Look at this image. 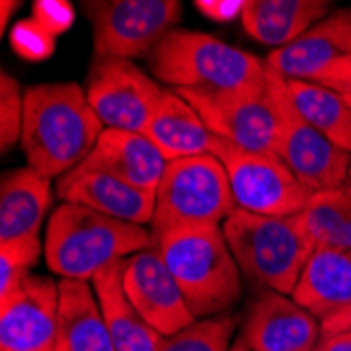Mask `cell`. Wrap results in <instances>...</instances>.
<instances>
[{"label": "cell", "mask_w": 351, "mask_h": 351, "mask_svg": "<svg viewBox=\"0 0 351 351\" xmlns=\"http://www.w3.org/2000/svg\"><path fill=\"white\" fill-rule=\"evenodd\" d=\"M106 126L76 82H49L23 93L21 149L27 167L45 177H63L93 152Z\"/></svg>", "instance_id": "cell-1"}, {"label": "cell", "mask_w": 351, "mask_h": 351, "mask_svg": "<svg viewBox=\"0 0 351 351\" xmlns=\"http://www.w3.org/2000/svg\"><path fill=\"white\" fill-rule=\"evenodd\" d=\"M156 80L173 88L215 93H265L267 66L204 32L175 27L147 55Z\"/></svg>", "instance_id": "cell-2"}, {"label": "cell", "mask_w": 351, "mask_h": 351, "mask_svg": "<svg viewBox=\"0 0 351 351\" xmlns=\"http://www.w3.org/2000/svg\"><path fill=\"white\" fill-rule=\"evenodd\" d=\"M149 246H154V234L143 226L63 202L47 223L45 257L49 269L63 280L86 282L110 263Z\"/></svg>", "instance_id": "cell-3"}, {"label": "cell", "mask_w": 351, "mask_h": 351, "mask_svg": "<svg viewBox=\"0 0 351 351\" xmlns=\"http://www.w3.org/2000/svg\"><path fill=\"white\" fill-rule=\"evenodd\" d=\"M196 320L221 315L242 295V271L223 226L183 228L154 238Z\"/></svg>", "instance_id": "cell-4"}, {"label": "cell", "mask_w": 351, "mask_h": 351, "mask_svg": "<svg viewBox=\"0 0 351 351\" xmlns=\"http://www.w3.org/2000/svg\"><path fill=\"white\" fill-rule=\"evenodd\" d=\"M223 234L240 271L263 291L293 297L299 278L315 252L301 213L293 217H263L236 210Z\"/></svg>", "instance_id": "cell-5"}, {"label": "cell", "mask_w": 351, "mask_h": 351, "mask_svg": "<svg viewBox=\"0 0 351 351\" xmlns=\"http://www.w3.org/2000/svg\"><path fill=\"white\" fill-rule=\"evenodd\" d=\"M238 210L228 173L210 154L179 158L167 165L156 189L154 238L183 228L221 226Z\"/></svg>", "instance_id": "cell-6"}, {"label": "cell", "mask_w": 351, "mask_h": 351, "mask_svg": "<svg viewBox=\"0 0 351 351\" xmlns=\"http://www.w3.org/2000/svg\"><path fill=\"white\" fill-rule=\"evenodd\" d=\"M267 93L278 122V158L311 191L324 194L349 183L351 154L335 147L297 110L289 82L267 68Z\"/></svg>", "instance_id": "cell-7"}, {"label": "cell", "mask_w": 351, "mask_h": 351, "mask_svg": "<svg viewBox=\"0 0 351 351\" xmlns=\"http://www.w3.org/2000/svg\"><path fill=\"white\" fill-rule=\"evenodd\" d=\"M82 7L93 27L95 59L149 55L183 15L177 0H88Z\"/></svg>", "instance_id": "cell-8"}, {"label": "cell", "mask_w": 351, "mask_h": 351, "mask_svg": "<svg viewBox=\"0 0 351 351\" xmlns=\"http://www.w3.org/2000/svg\"><path fill=\"white\" fill-rule=\"evenodd\" d=\"M213 156L228 173L238 210L263 217H293L307 208L311 191L278 156L242 149L215 139Z\"/></svg>", "instance_id": "cell-9"}, {"label": "cell", "mask_w": 351, "mask_h": 351, "mask_svg": "<svg viewBox=\"0 0 351 351\" xmlns=\"http://www.w3.org/2000/svg\"><path fill=\"white\" fill-rule=\"evenodd\" d=\"M167 88L131 59H95L86 99L106 129L143 133Z\"/></svg>", "instance_id": "cell-10"}, {"label": "cell", "mask_w": 351, "mask_h": 351, "mask_svg": "<svg viewBox=\"0 0 351 351\" xmlns=\"http://www.w3.org/2000/svg\"><path fill=\"white\" fill-rule=\"evenodd\" d=\"M204 120L206 129L242 149L278 156V122L269 93H215L173 88Z\"/></svg>", "instance_id": "cell-11"}, {"label": "cell", "mask_w": 351, "mask_h": 351, "mask_svg": "<svg viewBox=\"0 0 351 351\" xmlns=\"http://www.w3.org/2000/svg\"><path fill=\"white\" fill-rule=\"evenodd\" d=\"M122 284L135 309L160 337H171L196 322L156 244L126 257Z\"/></svg>", "instance_id": "cell-12"}, {"label": "cell", "mask_w": 351, "mask_h": 351, "mask_svg": "<svg viewBox=\"0 0 351 351\" xmlns=\"http://www.w3.org/2000/svg\"><path fill=\"white\" fill-rule=\"evenodd\" d=\"M59 282L27 274L0 299V351H55Z\"/></svg>", "instance_id": "cell-13"}, {"label": "cell", "mask_w": 351, "mask_h": 351, "mask_svg": "<svg viewBox=\"0 0 351 351\" xmlns=\"http://www.w3.org/2000/svg\"><path fill=\"white\" fill-rule=\"evenodd\" d=\"M320 337V320L293 297L261 291L246 311L238 341L252 351H313Z\"/></svg>", "instance_id": "cell-14"}, {"label": "cell", "mask_w": 351, "mask_h": 351, "mask_svg": "<svg viewBox=\"0 0 351 351\" xmlns=\"http://www.w3.org/2000/svg\"><path fill=\"white\" fill-rule=\"evenodd\" d=\"M351 55V9H337L303 36L274 49L265 66L286 80H315L332 63Z\"/></svg>", "instance_id": "cell-15"}, {"label": "cell", "mask_w": 351, "mask_h": 351, "mask_svg": "<svg viewBox=\"0 0 351 351\" xmlns=\"http://www.w3.org/2000/svg\"><path fill=\"white\" fill-rule=\"evenodd\" d=\"M167 165L162 152L143 133L104 129L93 152L74 169V173H106L156 194Z\"/></svg>", "instance_id": "cell-16"}, {"label": "cell", "mask_w": 351, "mask_h": 351, "mask_svg": "<svg viewBox=\"0 0 351 351\" xmlns=\"http://www.w3.org/2000/svg\"><path fill=\"white\" fill-rule=\"evenodd\" d=\"M51 179L34 169H15L0 181V246L40 250V228L51 202Z\"/></svg>", "instance_id": "cell-17"}, {"label": "cell", "mask_w": 351, "mask_h": 351, "mask_svg": "<svg viewBox=\"0 0 351 351\" xmlns=\"http://www.w3.org/2000/svg\"><path fill=\"white\" fill-rule=\"evenodd\" d=\"M57 194L63 202L80 204L106 217L135 226H152L156 194L106 173H68L59 177Z\"/></svg>", "instance_id": "cell-18"}, {"label": "cell", "mask_w": 351, "mask_h": 351, "mask_svg": "<svg viewBox=\"0 0 351 351\" xmlns=\"http://www.w3.org/2000/svg\"><path fill=\"white\" fill-rule=\"evenodd\" d=\"M55 351H116L93 286L59 280V320Z\"/></svg>", "instance_id": "cell-19"}, {"label": "cell", "mask_w": 351, "mask_h": 351, "mask_svg": "<svg viewBox=\"0 0 351 351\" xmlns=\"http://www.w3.org/2000/svg\"><path fill=\"white\" fill-rule=\"evenodd\" d=\"M143 135L162 152L167 162L191 156H213L215 135L200 114L179 93L167 88Z\"/></svg>", "instance_id": "cell-20"}, {"label": "cell", "mask_w": 351, "mask_h": 351, "mask_svg": "<svg viewBox=\"0 0 351 351\" xmlns=\"http://www.w3.org/2000/svg\"><path fill=\"white\" fill-rule=\"evenodd\" d=\"M124 261H114L104 267L93 282V291L101 305V313L116 351H158L162 337L158 335L124 293L122 271Z\"/></svg>", "instance_id": "cell-21"}, {"label": "cell", "mask_w": 351, "mask_h": 351, "mask_svg": "<svg viewBox=\"0 0 351 351\" xmlns=\"http://www.w3.org/2000/svg\"><path fill=\"white\" fill-rule=\"evenodd\" d=\"M328 0H248L242 27L261 45L282 49L330 13Z\"/></svg>", "instance_id": "cell-22"}, {"label": "cell", "mask_w": 351, "mask_h": 351, "mask_svg": "<svg viewBox=\"0 0 351 351\" xmlns=\"http://www.w3.org/2000/svg\"><path fill=\"white\" fill-rule=\"evenodd\" d=\"M293 301L320 322L351 305V248L315 250L299 278Z\"/></svg>", "instance_id": "cell-23"}, {"label": "cell", "mask_w": 351, "mask_h": 351, "mask_svg": "<svg viewBox=\"0 0 351 351\" xmlns=\"http://www.w3.org/2000/svg\"><path fill=\"white\" fill-rule=\"evenodd\" d=\"M303 118L335 147L351 154V106L343 95L309 80H286Z\"/></svg>", "instance_id": "cell-24"}, {"label": "cell", "mask_w": 351, "mask_h": 351, "mask_svg": "<svg viewBox=\"0 0 351 351\" xmlns=\"http://www.w3.org/2000/svg\"><path fill=\"white\" fill-rule=\"evenodd\" d=\"M315 250L351 248V181L324 194H313L301 213Z\"/></svg>", "instance_id": "cell-25"}, {"label": "cell", "mask_w": 351, "mask_h": 351, "mask_svg": "<svg viewBox=\"0 0 351 351\" xmlns=\"http://www.w3.org/2000/svg\"><path fill=\"white\" fill-rule=\"evenodd\" d=\"M236 326L238 317L230 313L204 317L171 337H162L158 351H230Z\"/></svg>", "instance_id": "cell-26"}, {"label": "cell", "mask_w": 351, "mask_h": 351, "mask_svg": "<svg viewBox=\"0 0 351 351\" xmlns=\"http://www.w3.org/2000/svg\"><path fill=\"white\" fill-rule=\"evenodd\" d=\"M23 126V93L19 82L3 72L0 74V139L3 152H7L15 141H21Z\"/></svg>", "instance_id": "cell-27"}, {"label": "cell", "mask_w": 351, "mask_h": 351, "mask_svg": "<svg viewBox=\"0 0 351 351\" xmlns=\"http://www.w3.org/2000/svg\"><path fill=\"white\" fill-rule=\"evenodd\" d=\"M311 82L322 84L339 95H351V55L332 63L330 68H326L322 74H317L315 80Z\"/></svg>", "instance_id": "cell-28"}, {"label": "cell", "mask_w": 351, "mask_h": 351, "mask_svg": "<svg viewBox=\"0 0 351 351\" xmlns=\"http://www.w3.org/2000/svg\"><path fill=\"white\" fill-rule=\"evenodd\" d=\"M248 0H196L194 7L213 21L226 23L236 17H242V11Z\"/></svg>", "instance_id": "cell-29"}, {"label": "cell", "mask_w": 351, "mask_h": 351, "mask_svg": "<svg viewBox=\"0 0 351 351\" xmlns=\"http://www.w3.org/2000/svg\"><path fill=\"white\" fill-rule=\"evenodd\" d=\"M36 13L40 15V23H45L47 32L49 29H61L68 27L72 21V9L70 5H61V3H38Z\"/></svg>", "instance_id": "cell-30"}, {"label": "cell", "mask_w": 351, "mask_h": 351, "mask_svg": "<svg viewBox=\"0 0 351 351\" xmlns=\"http://www.w3.org/2000/svg\"><path fill=\"white\" fill-rule=\"evenodd\" d=\"M322 326V337L328 335H339V332H351V305L330 313L328 317L320 322Z\"/></svg>", "instance_id": "cell-31"}, {"label": "cell", "mask_w": 351, "mask_h": 351, "mask_svg": "<svg viewBox=\"0 0 351 351\" xmlns=\"http://www.w3.org/2000/svg\"><path fill=\"white\" fill-rule=\"evenodd\" d=\"M313 351H351V332L320 337Z\"/></svg>", "instance_id": "cell-32"}, {"label": "cell", "mask_w": 351, "mask_h": 351, "mask_svg": "<svg viewBox=\"0 0 351 351\" xmlns=\"http://www.w3.org/2000/svg\"><path fill=\"white\" fill-rule=\"evenodd\" d=\"M17 7H19V3H7V0L3 3V29H5L7 23H9V13L15 11Z\"/></svg>", "instance_id": "cell-33"}, {"label": "cell", "mask_w": 351, "mask_h": 351, "mask_svg": "<svg viewBox=\"0 0 351 351\" xmlns=\"http://www.w3.org/2000/svg\"><path fill=\"white\" fill-rule=\"evenodd\" d=\"M230 351H252V349H248L242 341H236V343L230 347Z\"/></svg>", "instance_id": "cell-34"}, {"label": "cell", "mask_w": 351, "mask_h": 351, "mask_svg": "<svg viewBox=\"0 0 351 351\" xmlns=\"http://www.w3.org/2000/svg\"><path fill=\"white\" fill-rule=\"evenodd\" d=\"M343 97H345V101H347V104L351 106V95H343Z\"/></svg>", "instance_id": "cell-35"}, {"label": "cell", "mask_w": 351, "mask_h": 351, "mask_svg": "<svg viewBox=\"0 0 351 351\" xmlns=\"http://www.w3.org/2000/svg\"><path fill=\"white\" fill-rule=\"evenodd\" d=\"M349 181H351V171H349Z\"/></svg>", "instance_id": "cell-36"}]
</instances>
